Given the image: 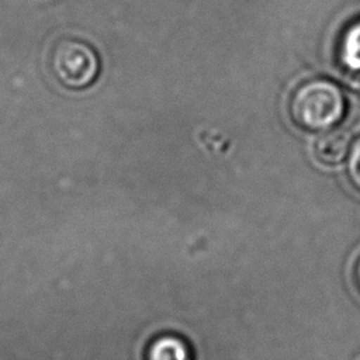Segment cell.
I'll return each mask as SVG.
<instances>
[{"label":"cell","instance_id":"52a82bcc","mask_svg":"<svg viewBox=\"0 0 360 360\" xmlns=\"http://www.w3.org/2000/svg\"><path fill=\"white\" fill-rule=\"evenodd\" d=\"M354 278H356V284H357V287L360 290V259L357 260L356 267H354Z\"/></svg>","mask_w":360,"mask_h":360},{"label":"cell","instance_id":"7a4b0ae2","mask_svg":"<svg viewBox=\"0 0 360 360\" xmlns=\"http://www.w3.org/2000/svg\"><path fill=\"white\" fill-rule=\"evenodd\" d=\"M51 69L65 87L80 90L96 82L100 73V59L87 42L76 38H62L53 45Z\"/></svg>","mask_w":360,"mask_h":360},{"label":"cell","instance_id":"8992f818","mask_svg":"<svg viewBox=\"0 0 360 360\" xmlns=\"http://www.w3.org/2000/svg\"><path fill=\"white\" fill-rule=\"evenodd\" d=\"M347 176L354 188L360 191V136L353 142L349 150Z\"/></svg>","mask_w":360,"mask_h":360},{"label":"cell","instance_id":"5b68a950","mask_svg":"<svg viewBox=\"0 0 360 360\" xmlns=\"http://www.w3.org/2000/svg\"><path fill=\"white\" fill-rule=\"evenodd\" d=\"M143 356L145 360H193L190 345L174 333H162L150 339Z\"/></svg>","mask_w":360,"mask_h":360},{"label":"cell","instance_id":"277c9868","mask_svg":"<svg viewBox=\"0 0 360 360\" xmlns=\"http://www.w3.org/2000/svg\"><path fill=\"white\" fill-rule=\"evenodd\" d=\"M339 63L352 87H360V21L352 24L339 42Z\"/></svg>","mask_w":360,"mask_h":360},{"label":"cell","instance_id":"6da1fadb","mask_svg":"<svg viewBox=\"0 0 360 360\" xmlns=\"http://www.w3.org/2000/svg\"><path fill=\"white\" fill-rule=\"evenodd\" d=\"M346 100L338 84L312 79L300 84L290 100V115L297 127L309 132H323L340 122Z\"/></svg>","mask_w":360,"mask_h":360},{"label":"cell","instance_id":"3957f363","mask_svg":"<svg viewBox=\"0 0 360 360\" xmlns=\"http://www.w3.org/2000/svg\"><path fill=\"white\" fill-rule=\"evenodd\" d=\"M350 150V136L342 129L323 131L314 143L316 160L326 166H336L345 160Z\"/></svg>","mask_w":360,"mask_h":360}]
</instances>
